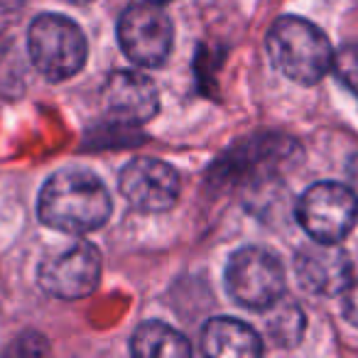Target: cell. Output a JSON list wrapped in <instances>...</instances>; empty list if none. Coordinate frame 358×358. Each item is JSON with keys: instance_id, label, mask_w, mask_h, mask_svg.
<instances>
[{"instance_id": "obj_12", "label": "cell", "mask_w": 358, "mask_h": 358, "mask_svg": "<svg viewBox=\"0 0 358 358\" xmlns=\"http://www.w3.org/2000/svg\"><path fill=\"white\" fill-rule=\"evenodd\" d=\"M130 351L138 358H187L192 356V343L169 324L148 322L135 329Z\"/></svg>"}, {"instance_id": "obj_9", "label": "cell", "mask_w": 358, "mask_h": 358, "mask_svg": "<svg viewBox=\"0 0 358 358\" xmlns=\"http://www.w3.org/2000/svg\"><path fill=\"white\" fill-rule=\"evenodd\" d=\"M103 108L123 125H143L159 110V94L155 84L140 71H113L101 91Z\"/></svg>"}, {"instance_id": "obj_5", "label": "cell", "mask_w": 358, "mask_h": 358, "mask_svg": "<svg viewBox=\"0 0 358 358\" xmlns=\"http://www.w3.org/2000/svg\"><path fill=\"white\" fill-rule=\"evenodd\" d=\"M358 219L353 189L338 182L312 185L297 201V221L304 234L319 243H338L351 234Z\"/></svg>"}, {"instance_id": "obj_16", "label": "cell", "mask_w": 358, "mask_h": 358, "mask_svg": "<svg viewBox=\"0 0 358 358\" xmlns=\"http://www.w3.org/2000/svg\"><path fill=\"white\" fill-rule=\"evenodd\" d=\"M66 3H74V6H86V3H91V0H66Z\"/></svg>"}, {"instance_id": "obj_15", "label": "cell", "mask_w": 358, "mask_h": 358, "mask_svg": "<svg viewBox=\"0 0 358 358\" xmlns=\"http://www.w3.org/2000/svg\"><path fill=\"white\" fill-rule=\"evenodd\" d=\"M341 309H343V317L348 319V324L358 327V280L356 282H348V287L343 289Z\"/></svg>"}, {"instance_id": "obj_1", "label": "cell", "mask_w": 358, "mask_h": 358, "mask_svg": "<svg viewBox=\"0 0 358 358\" xmlns=\"http://www.w3.org/2000/svg\"><path fill=\"white\" fill-rule=\"evenodd\" d=\"M113 214L106 185L94 172L66 167L45 182L37 201V216L45 226L62 234L84 236L99 231Z\"/></svg>"}, {"instance_id": "obj_10", "label": "cell", "mask_w": 358, "mask_h": 358, "mask_svg": "<svg viewBox=\"0 0 358 358\" xmlns=\"http://www.w3.org/2000/svg\"><path fill=\"white\" fill-rule=\"evenodd\" d=\"M294 273L307 292L331 297L343 292L351 282V260L338 248V243L314 241L297 253Z\"/></svg>"}, {"instance_id": "obj_14", "label": "cell", "mask_w": 358, "mask_h": 358, "mask_svg": "<svg viewBox=\"0 0 358 358\" xmlns=\"http://www.w3.org/2000/svg\"><path fill=\"white\" fill-rule=\"evenodd\" d=\"M336 79L346 86L351 94L358 96V45H346L334 55L331 64Z\"/></svg>"}, {"instance_id": "obj_2", "label": "cell", "mask_w": 358, "mask_h": 358, "mask_svg": "<svg viewBox=\"0 0 358 358\" xmlns=\"http://www.w3.org/2000/svg\"><path fill=\"white\" fill-rule=\"evenodd\" d=\"M268 55L287 79L302 86H314L329 74L334 50L329 37L297 15H285L268 32Z\"/></svg>"}, {"instance_id": "obj_7", "label": "cell", "mask_w": 358, "mask_h": 358, "mask_svg": "<svg viewBox=\"0 0 358 358\" xmlns=\"http://www.w3.org/2000/svg\"><path fill=\"white\" fill-rule=\"evenodd\" d=\"M40 287L59 299L89 297L101 282V255L96 245L76 241L69 248L47 255L37 270Z\"/></svg>"}, {"instance_id": "obj_6", "label": "cell", "mask_w": 358, "mask_h": 358, "mask_svg": "<svg viewBox=\"0 0 358 358\" xmlns=\"http://www.w3.org/2000/svg\"><path fill=\"white\" fill-rule=\"evenodd\" d=\"M174 42V27L157 3H135L118 17V45L130 62L159 66L167 62Z\"/></svg>"}, {"instance_id": "obj_8", "label": "cell", "mask_w": 358, "mask_h": 358, "mask_svg": "<svg viewBox=\"0 0 358 358\" xmlns=\"http://www.w3.org/2000/svg\"><path fill=\"white\" fill-rule=\"evenodd\" d=\"M118 189L133 209L159 214L179 199V172L152 157H135L120 169Z\"/></svg>"}, {"instance_id": "obj_4", "label": "cell", "mask_w": 358, "mask_h": 358, "mask_svg": "<svg viewBox=\"0 0 358 358\" xmlns=\"http://www.w3.org/2000/svg\"><path fill=\"white\" fill-rule=\"evenodd\" d=\"M226 289L241 307L265 312L282 302L287 278L278 255L260 245H248L231 255L226 265Z\"/></svg>"}, {"instance_id": "obj_3", "label": "cell", "mask_w": 358, "mask_h": 358, "mask_svg": "<svg viewBox=\"0 0 358 358\" xmlns=\"http://www.w3.org/2000/svg\"><path fill=\"white\" fill-rule=\"evenodd\" d=\"M27 52L45 79L66 81L84 69L89 45L74 20L57 13H45L35 17L27 30Z\"/></svg>"}, {"instance_id": "obj_13", "label": "cell", "mask_w": 358, "mask_h": 358, "mask_svg": "<svg viewBox=\"0 0 358 358\" xmlns=\"http://www.w3.org/2000/svg\"><path fill=\"white\" fill-rule=\"evenodd\" d=\"M280 304V302H278ZM275 304V307H278ZM268 331L278 346H294L304 334V314L294 304H282L278 312L268 319Z\"/></svg>"}, {"instance_id": "obj_11", "label": "cell", "mask_w": 358, "mask_h": 358, "mask_svg": "<svg viewBox=\"0 0 358 358\" xmlns=\"http://www.w3.org/2000/svg\"><path fill=\"white\" fill-rule=\"evenodd\" d=\"M201 351L214 358L260 356L263 353V338L245 322L231 317H216L206 322L204 331H201Z\"/></svg>"}, {"instance_id": "obj_17", "label": "cell", "mask_w": 358, "mask_h": 358, "mask_svg": "<svg viewBox=\"0 0 358 358\" xmlns=\"http://www.w3.org/2000/svg\"><path fill=\"white\" fill-rule=\"evenodd\" d=\"M150 3H157V6H162V3H167V0H150Z\"/></svg>"}]
</instances>
